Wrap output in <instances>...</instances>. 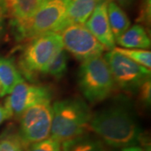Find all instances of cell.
Listing matches in <instances>:
<instances>
[{"mask_svg":"<svg viewBox=\"0 0 151 151\" xmlns=\"http://www.w3.org/2000/svg\"><path fill=\"white\" fill-rule=\"evenodd\" d=\"M116 86L129 93H137L141 85L150 78V69L133 61L115 50L104 55Z\"/></svg>","mask_w":151,"mask_h":151,"instance_id":"7","label":"cell"},{"mask_svg":"<svg viewBox=\"0 0 151 151\" xmlns=\"http://www.w3.org/2000/svg\"><path fill=\"white\" fill-rule=\"evenodd\" d=\"M43 0H4L11 28L23 24L35 13Z\"/></svg>","mask_w":151,"mask_h":151,"instance_id":"11","label":"cell"},{"mask_svg":"<svg viewBox=\"0 0 151 151\" xmlns=\"http://www.w3.org/2000/svg\"><path fill=\"white\" fill-rule=\"evenodd\" d=\"M7 19H8V14H7L4 0H0V39L4 32Z\"/></svg>","mask_w":151,"mask_h":151,"instance_id":"23","label":"cell"},{"mask_svg":"<svg viewBox=\"0 0 151 151\" xmlns=\"http://www.w3.org/2000/svg\"><path fill=\"white\" fill-rule=\"evenodd\" d=\"M136 21L146 27L150 26L151 22V0H142L139 15Z\"/></svg>","mask_w":151,"mask_h":151,"instance_id":"21","label":"cell"},{"mask_svg":"<svg viewBox=\"0 0 151 151\" xmlns=\"http://www.w3.org/2000/svg\"><path fill=\"white\" fill-rule=\"evenodd\" d=\"M0 93H1V86H0Z\"/></svg>","mask_w":151,"mask_h":151,"instance_id":"27","label":"cell"},{"mask_svg":"<svg viewBox=\"0 0 151 151\" xmlns=\"http://www.w3.org/2000/svg\"><path fill=\"white\" fill-rule=\"evenodd\" d=\"M0 151H25L16 129H9L0 134Z\"/></svg>","mask_w":151,"mask_h":151,"instance_id":"18","label":"cell"},{"mask_svg":"<svg viewBox=\"0 0 151 151\" xmlns=\"http://www.w3.org/2000/svg\"><path fill=\"white\" fill-rule=\"evenodd\" d=\"M92 116L91 108L81 97H68L55 102L50 137L63 143L86 134Z\"/></svg>","mask_w":151,"mask_h":151,"instance_id":"2","label":"cell"},{"mask_svg":"<svg viewBox=\"0 0 151 151\" xmlns=\"http://www.w3.org/2000/svg\"><path fill=\"white\" fill-rule=\"evenodd\" d=\"M9 119H10V118H9V115L5 108L4 106L0 105V124Z\"/></svg>","mask_w":151,"mask_h":151,"instance_id":"25","label":"cell"},{"mask_svg":"<svg viewBox=\"0 0 151 151\" xmlns=\"http://www.w3.org/2000/svg\"><path fill=\"white\" fill-rule=\"evenodd\" d=\"M121 151H148L145 148H142L139 146H130V147H127V148H124L122 149Z\"/></svg>","mask_w":151,"mask_h":151,"instance_id":"26","label":"cell"},{"mask_svg":"<svg viewBox=\"0 0 151 151\" xmlns=\"http://www.w3.org/2000/svg\"><path fill=\"white\" fill-rule=\"evenodd\" d=\"M63 49L81 62L107 50L84 24H70L59 32Z\"/></svg>","mask_w":151,"mask_h":151,"instance_id":"8","label":"cell"},{"mask_svg":"<svg viewBox=\"0 0 151 151\" xmlns=\"http://www.w3.org/2000/svg\"><path fill=\"white\" fill-rule=\"evenodd\" d=\"M23 81H24V78L14 61L0 55V97L9 95L14 87Z\"/></svg>","mask_w":151,"mask_h":151,"instance_id":"13","label":"cell"},{"mask_svg":"<svg viewBox=\"0 0 151 151\" xmlns=\"http://www.w3.org/2000/svg\"><path fill=\"white\" fill-rule=\"evenodd\" d=\"M101 0H66L65 27L84 24Z\"/></svg>","mask_w":151,"mask_h":151,"instance_id":"12","label":"cell"},{"mask_svg":"<svg viewBox=\"0 0 151 151\" xmlns=\"http://www.w3.org/2000/svg\"><path fill=\"white\" fill-rule=\"evenodd\" d=\"M66 0H43L25 22L12 28L17 41H26L48 33H59L65 28Z\"/></svg>","mask_w":151,"mask_h":151,"instance_id":"3","label":"cell"},{"mask_svg":"<svg viewBox=\"0 0 151 151\" xmlns=\"http://www.w3.org/2000/svg\"><path fill=\"white\" fill-rule=\"evenodd\" d=\"M63 49L59 33H48L27 40L22 50L18 68L29 81L40 74H45L55 55Z\"/></svg>","mask_w":151,"mask_h":151,"instance_id":"4","label":"cell"},{"mask_svg":"<svg viewBox=\"0 0 151 151\" xmlns=\"http://www.w3.org/2000/svg\"><path fill=\"white\" fill-rule=\"evenodd\" d=\"M113 50L124 55L136 63L143 65L148 69H150L151 52L150 50L140 49H126L122 47H114Z\"/></svg>","mask_w":151,"mask_h":151,"instance_id":"19","label":"cell"},{"mask_svg":"<svg viewBox=\"0 0 151 151\" xmlns=\"http://www.w3.org/2000/svg\"><path fill=\"white\" fill-rule=\"evenodd\" d=\"M78 86L85 99L92 104L101 103L113 94L116 84L103 55L81 62L78 71Z\"/></svg>","mask_w":151,"mask_h":151,"instance_id":"5","label":"cell"},{"mask_svg":"<svg viewBox=\"0 0 151 151\" xmlns=\"http://www.w3.org/2000/svg\"><path fill=\"white\" fill-rule=\"evenodd\" d=\"M139 100L142 105L148 108L150 107L151 102V81L150 78L146 80L138 90Z\"/></svg>","mask_w":151,"mask_h":151,"instance_id":"22","label":"cell"},{"mask_svg":"<svg viewBox=\"0 0 151 151\" xmlns=\"http://www.w3.org/2000/svg\"><path fill=\"white\" fill-rule=\"evenodd\" d=\"M122 9H129L133 5L135 0H113Z\"/></svg>","mask_w":151,"mask_h":151,"instance_id":"24","label":"cell"},{"mask_svg":"<svg viewBox=\"0 0 151 151\" xmlns=\"http://www.w3.org/2000/svg\"><path fill=\"white\" fill-rule=\"evenodd\" d=\"M108 1H100L84 25L108 51L116 47V42L108 22Z\"/></svg>","mask_w":151,"mask_h":151,"instance_id":"10","label":"cell"},{"mask_svg":"<svg viewBox=\"0 0 151 151\" xmlns=\"http://www.w3.org/2000/svg\"><path fill=\"white\" fill-rule=\"evenodd\" d=\"M107 11L109 25L116 42V40L131 26V22L124 9L113 0L108 1Z\"/></svg>","mask_w":151,"mask_h":151,"instance_id":"15","label":"cell"},{"mask_svg":"<svg viewBox=\"0 0 151 151\" xmlns=\"http://www.w3.org/2000/svg\"><path fill=\"white\" fill-rule=\"evenodd\" d=\"M68 66V55L67 52L64 49L60 50L55 55L54 59L48 65L46 70L45 71V75H48L56 80H60L67 70Z\"/></svg>","mask_w":151,"mask_h":151,"instance_id":"17","label":"cell"},{"mask_svg":"<svg viewBox=\"0 0 151 151\" xmlns=\"http://www.w3.org/2000/svg\"><path fill=\"white\" fill-rule=\"evenodd\" d=\"M52 93L47 86L23 81L14 87L8 95L4 107L9 118H19L28 108L43 101H50Z\"/></svg>","mask_w":151,"mask_h":151,"instance_id":"9","label":"cell"},{"mask_svg":"<svg viewBox=\"0 0 151 151\" xmlns=\"http://www.w3.org/2000/svg\"><path fill=\"white\" fill-rule=\"evenodd\" d=\"M112 151H121V150H112Z\"/></svg>","mask_w":151,"mask_h":151,"instance_id":"28","label":"cell"},{"mask_svg":"<svg viewBox=\"0 0 151 151\" xmlns=\"http://www.w3.org/2000/svg\"><path fill=\"white\" fill-rule=\"evenodd\" d=\"M18 134L24 147L47 139L50 136L52 123V105L50 101L36 103L22 113Z\"/></svg>","mask_w":151,"mask_h":151,"instance_id":"6","label":"cell"},{"mask_svg":"<svg viewBox=\"0 0 151 151\" xmlns=\"http://www.w3.org/2000/svg\"><path fill=\"white\" fill-rule=\"evenodd\" d=\"M89 129L103 143L115 149L137 146L144 140L134 111L122 98L92 113Z\"/></svg>","mask_w":151,"mask_h":151,"instance_id":"1","label":"cell"},{"mask_svg":"<svg viewBox=\"0 0 151 151\" xmlns=\"http://www.w3.org/2000/svg\"><path fill=\"white\" fill-rule=\"evenodd\" d=\"M61 146L63 151H107L103 141L87 133L61 143Z\"/></svg>","mask_w":151,"mask_h":151,"instance_id":"16","label":"cell"},{"mask_svg":"<svg viewBox=\"0 0 151 151\" xmlns=\"http://www.w3.org/2000/svg\"><path fill=\"white\" fill-rule=\"evenodd\" d=\"M25 151H63L61 143L50 136L43 140L28 146Z\"/></svg>","mask_w":151,"mask_h":151,"instance_id":"20","label":"cell"},{"mask_svg":"<svg viewBox=\"0 0 151 151\" xmlns=\"http://www.w3.org/2000/svg\"><path fill=\"white\" fill-rule=\"evenodd\" d=\"M116 43L126 49L148 50L150 48V39L146 29L143 25L136 24L130 26L125 32L116 40Z\"/></svg>","mask_w":151,"mask_h":151,"instance_id":"14","label":"cell"}]
</instances>
